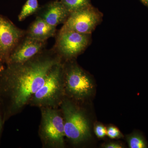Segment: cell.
<instances>
[{
    "label": "cell",
    "mask_w": 148,
    "mask_h": 148,
    "mask_svg": "<svg viewBox=\"0 0 148 148\" xmlns=\"http://www.w3.org/2000/svg\"><path fill=\"white\" fill-rule=\"evenodd\" d=\"M40 7L38 0H27L18 15V21H24L29 16L36 14Z\"/></svg>",
    "instance_id": "12"
},
{
    "label": "cell",
    "mask_w": 148,
    "mask_h": 148,
    "mask_svg": "<svg viewBox=\"0 0 148 148\" xmlns=\"http://www.w3.org/2000/svg\"><path fill=\"white\" fill-rule=\"evenodd\" d=\"M5 123L4 116V112L2 107L0 103V140L2 134L4 125Z\"/></svg>",
    "instance_id": "17"
},
{
    "label": "cell",
    "mask_w": 148,
    "mask_h": 148,
    "mask_svg": "<svg viewBox=\"0 0 148 148\" xmlns=\"http://www.w3.org/2000/svg\"><path fill=\"white\" fill-rule=\"evenodd\" d=\"M47 41L25 36L11 54L6 65L24 63L45 49Z\"/></svg>",
    "instance_id": "9"
},
{
    "label": "cell",
    "mask_w": 148,
    "mask_h": 148,
    "mask_svg": "<svg viewBox=\"0 0 148 148\" xmlns=\"http://www.w3.org/2000/svg\"><path fill=\"white\" fill-rule=\"evenodd\" d=\"M26 34V31L19 29L8 18L0 14V58L6 65L11 54Z\"/></svg>",
    "instance_id": "8"
},
{
    "label": "cell",
    "mask_w": 148,
    "mask_h": 148,
    "mask_svg": "<svg viewBox=\"0 0 148 148\" xmlns=\"http://www.w3.org/2000/svg\"><path fill=\"white\" fill-rule=\"evenodd\" d=\"M65 97L62 61L51 69L43 84L32 96L29 105L39 108H58Z\"/></svg>",
    "instance_id": "3"
},
{
    "label": "cell",
    "mask_w": 148,
    "mask_h": 148,
    "mask_svg": "<svg viewBox=\"0 0 148 148\" xmlns=\"http://www.w3.org/2000/svg\"><path fill=\"white\" fill-rule=\"evenodd\" d=\"M62 61L53 49H45L24 63L6 65L0 72V103L5 122L29 105L51 69Z\"/></svg>",
    "instance_id": "1"
},
{
    "label": "cell",
    "mask_w": 148,
    "mask_h": 148,
    "mask_svg": "<svg viewBox=\"0 0 148 148\" xmlns=\"http://www.w3.org/2000/svg\"><path fill=\"white\" fill-rule=\"evenodd\" d=\"M102 18V14L90 4L71 12L61 29L90 34Z\"/></svg>",
    "instance_id": "7"
},
{
    "label": "cell",
    "mask_w": 148,
    "mask_h": 148,
    "mask_svg": "<svg viewBox=\"0 0 148 148\" xmlns=\"http://www.w3.org/2000/svg\"><path fill=\"white\" fill-rule=\"evenodd\" d=\"M107 135L111 139H119L122 138L123 135L119 129L114 126H109L107 129Z\"/></svg>",
    "instance_id": "15"
},
{
    "label": "cell",
    "mask_w": 148,
    "mask_h": 148,
    "mask_svg": "<svg viewBox=\"0 0 148 148\" xmlns=\"http://www.w3.org/2000/svg\"><path fill=\"white\" fill-rule=\"evenodd\" d=\"M36 14L50 26L56 27L66 22L70 12L60 0H56L40 7Z\"/></svg>",
    "instance_id": "10"
},
{
    "label": "cell",
    "mask_w": 148,
    "mask_h": 148,
    "mask_svg": "<svg viewBox=\"0 0 148 148\" xmlns=\"http://www.w3.org/2000/svg\"><path fill=\"white\" fill-rule=\"evenodd\" d=\"M38 135L43 148H64L66 146L65 127L61 109L40 108Z\"/></svg>",
    "instance_id": "5"
},
{
    "label": "cell",
    "mask_w": 148,
    "mask_h": 148,
    "mask_svg": "<svg viewBox=\"0 0 148 148\" xmlns=\"http://www.w3.org/2000/svg\"><path fill=\"white\" fill-rule=\"evenodd\" d=\"M103 147L106 148H123L121 144L117 143H110L106 144Z\"/></svg>",
    "instance_id": "18"
},
{
    "label": "cell",
    "mask_w": 148,
    "mask_h": 148,
    "mask_svg": "<svg viewBox=\"0 0 148 148\" xmlns=\"http://www.w3.org/2000/svg\"><path fill=\"white\" fill-rule=\"evenodd\" d=\"M70 13L90 4V0H60Z\"/></svg>",
    "instance_id": "14"
},
{
    "label": "cell",
    "mask_w": 148,
    "mask_h": 148,
    "mask_svg": "<svg viewBox=\"0 0 148 148\" xmlns=\"http://www.w3.org/2000/svg\"><path fill=\"white\" fill-rule=\"evenodd\" d=\"M5 64L3 63V61L0 58V72L2 71L3 70H4L5 67L4 66Z\"/></svg>",
    "instance_id": "19"
},
{
    "label": "cell",
    "mask_w": 148,
    "mask_h": 148,
    "mask_svg": "<svg viewBox=\"0 0 148 148\" xmlns=\"http://www.w3.org/2000/svg\"><path fill=\"white\" fill-rule=\"evenodd\" d=\"M141 1L144 4L146 5H148V0H141Z\"/></svg>",
    "instance_id": "20"
},
{
    "label": "cell",
    "mask_w": 148,
    "mask_h": 148,
    "mask_svg": "<svg viewBox=\"0 0 148 148\" xmlns=\"http://www.w3.org/2000/svg\"><path fill=\"white\" fill-rule=\"evenodd\" d=\"M90 35L60 29L56 36L55 44L52 48L63 61L75 59L88 46Z\"/></svg>",
    "instance_id": "6"
},
{
    "label": "cell",
    "mask_w": 148,
    "mask_h": 148,
    "mask_svg": "<svg viewBox=\"0 0 148 148\" xmlns=\"http://www.w3.org/2000/svg\"><path fill=\"white\" fill-rule=\"evenodd\" d=\"M63 114L65 136L73 145L79 146L91 137L90 122L82 107L65 97L60 107Z\"/></svg>",
    "instance_id": "2"
},
{
    "label": "cell",
    "mask_w": 148,
    "mask_h": 148,
    "mask_svg": "<svg viewBox=\"0 0 148 148\" xmlns=\"http://www.w3.org/2000/svg\"><path fill=\"white\" fill-rule=\"evenodd\" d=\"M26 36L34 39L47 41L56 35V27H52L38 16L32 22L27 31Z\"/></svg>",
    "instance_id": "11"
},
{
    "label": "cell",
    "mask_w": 148,
    "mask_h": 148,
    "mask_svg": "<svg viewBox=\"0 0 148 148\" xmlns=\"http://www.w3.org/2000/svg\"><path fill=\"white\" fill-rule=\"evenodd\" d=\"M127 144L130 148H147V143L144 137L138 132H134L127 135L126 138Z\"/></svg>",
    "instance_id": "13"
},
{
    "label": "cell",
    "mask_w": 148,
    "mask_h": 148,
    "mask_svg": "<svg viewBox=\"0 0 148 148\" xmlns=\"http://www.w3.org/2000/svg\"><path fill=\"white\" fill-rule=\"evenodd\" d=\"M94 132L98 138H104L107 135V129L103 125L98 123L94 127Z\"/></svg>",
    "instance_id": "16"
},
{
    "label": "cell",
    "mask_w": 148,
    "mask_h": 148,
    "mask_svg": "<svg viewBox=\"0 0 148 148\" xmlns=\"http://www.w3.org/2000/svg\"><path fill=\"white\" fill-rule=\"evenodd\" d=\"M65 97L77 104L90 97L94 86L92 79L75 59L63 61Z\"/></svg>",
    "instance_id": "4"
},
{
    "label": "cell",
    "mask_w": 148,
    "mask_h": 148,
    "mask_svg": "<svg viewBox=\"0 0 148 148\" xmlns=\"http://www.w3.org/2000/svg\"></svg>",
    "instance_id": "21"
}]
</instances>
